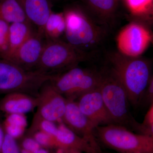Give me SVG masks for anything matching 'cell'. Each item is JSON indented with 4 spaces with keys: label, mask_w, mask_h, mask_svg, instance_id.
I'll return each instance as SVG.
<instances>
[{
    "label": "cell",
    "mask_w": 153,
    "mask_h": 153,
    "mask_svg": "<svg viewBox=\"0 0 153 153\" xmlns=\"http://www.w3.org/2000/svg\"><path fill=\"white\" fill-rule=\"evenodd\" d=\"M10 24L0 19V58L4 59L8 49V36Z\"/></svg>",
    "instance_id": "7402d4cb"
},
{
    "label": "cell",
    "mask_w": 153,
    "mask_h": 153,
    "mask_svg": "<svg viewBox=\"0 0 153 153\" xmlns=\"http://www.w3.org/2000/svg\"><path fill=\"white\" fill-rule=\"evenodd\" d=\"M99 87L102 99L115 124L137 133L140 123L130 111L127 94L120 79L110 66L100 70Z\"/></svg>",
    "instance_id": "7a4b0ae2"
},
{
    "label": "cell",
    "mask_w": 153,
    "mask_h": 153,
    "mask_svg": "<svg viewBox=\"0 0 153 153\" xmlns=\"http://www.w3.org/2000/svg\"><path fill=\"white\" fill-rule=\"evenodd\" d=\"M0 19L10 24L16 22H30L17 0L0 1Z\"/></svg>",
    "instance_id": "ac0fdd59"
},
{
    "label": "cell",
    "mask_w": 153,
    "mask_h": 153,
    "mask_svg": "<svg viewBox=\"0 0 153 153\" xmlns=\"http://www.w3.org/2000/svg\"><path fill=\"white\" fill-rule=\"evenodd\" d=\"M67 100L66 111L61 122L76 135L89 143L98 153H102L96 137L95 126L79 109L76 101Z\"/></svg>",
    "instance_id": "30bf717a"
},
{
    "label": "cell",
    "mask_w": 153,
    "mask_h": 153,
    "mask_svg": "<svg viewBox=\"0 0 153 153\" xmlns=\"http://www.w3.org/2000/svg\"><path fill=\"white\" fill-rule=\"evenodd\" d=\"M108 58L125 88L130 104L138 106L152 76L150 62L140 56L129 57L120 52L110 53Z\"/></svg>",
    "instance_id": "6da1fadb"
},
{
    "label": "cell",
    "mask_w": 153,
    "mask_h": 153,
    "mask_svg": "<svg viewBox=\"0 0 153 153\" xmlns=\"http://www.w3.org/2000/svg\"><path fill=\"white\" fill-rule=\"evenodd\" d=\"M44 34L38 30L8 58L7 60L27 71L36 70L45 41Z\"/></svg>",
    "instance_id": "8fae6325"
},
{
    "label": "cell",
    "mask_w": 153,
    "mask_h": 153,
    "mask_svg": "<svg viewBox=\"0 0 153 153\" xmlns=\"http://www.w3.org/2000/svg\"><path fill=\"white\" fill-rule=\"evenodd\" d=\"M5 131L4 129V127L0 123V153H1L2 146L4 138Z\"/></svg>",
    "instance_id": "f1b7e54d"
},
{
    "label": "cell",
    "mask_w": 153,
    "mask_h": 153,
    "mask_svg": "<svg viewBox=\"0 0 153 153\" xmlns=\"http://www.w3.org/2000/svg\"><path fill=\"white\" fill-rule=\"evenodd\" d=\"M28 20L44 34V25L52 10L50 0H17Z\"/></svg>",
    "instance_id": "9a60e30c"
},
{
    "label": "cell",
    "mask_w": 153,
    "mask_h": 153,
    "mask_svg": "<svg viewBox=\"0 0 153 153\" xmlns=\"http://www.w3.org/2000/svg\"><path fill=\"white\" fill-rule=\"evenodd\" d=\"M37 97V110L28 130L30 136L39 130L42 121L53 122L61 121L66 111L67 100L55 89L50 81L42 86Z\"/></svg>",
    "instance_id": "ba28073f"
},
{
    "label": "cell",
    "mask_w": 153,
    "mask_h": 153,
    "mask_svg": "<svg viewBox=\"0 0 153 153\" xmlns=\"http://www.w3.org/2000/svg\"><path fill=\"white\" fill-rule=\"evenodd\" d=\"M89 57V53L79 50L66 41L47 40L36 70L49 74L61 73L87 61Z\"/></svg>",
    "instance_id": "8992f818"
},
{
    "label": "cell",
    "mask_w": 153,
    "mask_h": 153,
    "mask_svg": "<svg viewBox=\"0 0 153 153\" xmlns=\"http://www.w3.org/2000/svg\"><path fill=\"white\" fill-rule=\"evenodd\" d=\"M94 134L100 145L119 153H153V137L134 133L123 126H98Z\"/></svg>",
    "instance_id": "277c9868"
},
{
    "label": "cell",
    "mask_w": 153,
    "mask_h": 153,
    "mask_svg": "<svg viewBox=\"0 0 153 153\" xmlns=\"http://www.w3.org/2000/svg\"><path fill=\"white\" fill-rule=\"evenodd\" d=\"M39 130L54 137L57 133V126L56 125L55 122L44 120L42 121L40 123Z\"/></svg>",
    "instance_id": "4316f807"
},
{
    "label": "cell",
    "mask_w": 153,
    "mask_h": 153,
    "mask_svg": "<svg viewBox=\"0 0 153 153\" xmlns=\"http://www.w3.org/2000/svg\"><path fill=\"white\" fill-rule=\"evenodd\" d=\"M54 140L56 149L76 150L84 153H98L89 143L73 132L62 122L57 126Z\"/></svg>",
    "instance_id": "5bb4252c"
},
{
    "label": "cell",
    "mask_w": 153,
    "mask_h": 153,
    "mask_svg": "<svg viewBox=\"0 0 153 153\" xmlns=\"http://www.w3.org/2000/svg\"><path fill=\"white\" fill-rule=\"evenodd\" d=\"M4 122V129L6 133L15 139L22 136L27 126V120L25 114H7Z\"/></svg>",
    "instance_id": "ffe728a7"
},
{
    "label": "cell",
    "mask_w": 153,
    "mask_h": 153,
    "mask_svg": "<svg viewBox=\"0 0 153 153\" xmlns=\"http://www.w3.org/2000/svg\"><path fill=\"white\" fill-rule=\"evenodd\" d=\"M100 77V71L77 66L54 74L50 82L66 100L76 101L83 94L98 87Z\"/></svg>",
    "instance_id": "52a82bcc"
},
{
    "label": "cell",
    "mask_w": 153,
    "mask_h": 153,
    "mask_svg": "<svg viewBox=\"0 0 153 153\" xmlns=\"http://www.w3.org/2000/svg\"><path fill=\"white\" fill-rule=\"evenodd\" d=\"M21 150V153H32L31 152H29V151L25 150L24 149H22V150Z\"/></svg>",
    "instance_id": "1f68e13d"
},
{
    "label": "cell",
    "mask_w": 153,
    "mask_h": 153,
    "mask_svg": "<svg viewBox=\"0 0 153 153\" xmlns=\"http://www.w3.org/2000/svg\"><path fill=\"white\" fill-rule=\"evenodd\" d=\"M66 22L64 13L51 12L45 23L44 35L47 40H57L65 34Z\"/></svg>",
    "instance_id": "d6986e66"
},
{
    "label": "cell",
    "mask_w": 153,
    "mask_h": 153,
    "mask_svg": "<svg viewBox=\"0 0 153 153\" xmlns=\"http://www.w3.org/2000/svg\"><path fill=\"white\" fill-rule=\"evenodd\" d=\"M54 74L38 70L27 71L0 58V94L21 92L37 97L41 88Z\"/></svg>",
    "instance_id": "5b68a950"
},
{
    "label": "cell",
    "mask_w": 153,
    "mask_h": 153,
    "mask_svg": "<svg viewBox=\"0 0 153 153\" xmlns=\"http://www.w3.org/2000/svg\"><path fill=\"white\" fill-rule=\"evenodd\" d=\"M22 149L27 150L32 153L35 152L41 148V146L37 143L33 137L25 138L22 143Z\"/></svg>",
    "instance_id": "83f0119b"
},
{
    "label": "cell",
    "mask_w": 153,
    "mask_h": 153,
    "mask_svg": "<svg viewBox=\"0 0 153 153\" xmlns=\"http://www.w3.org/2000/svg\"><path fill=\"white\" fill-rule=\"evenodd\" d=\"M64 153H83L79 151L74 149H63Z\"/></svg>",
    "instance_id": "f546056e"
},
{
    "label": "cell",
    "mask_w": 153,
    "mask_h": 153,
    "mask_svg": "<svg viewBox=\"0 0 153 153\" xmlns=\"http://www.w3.org/2000/svg\"><path fill=\"white\" fill-rule=\"evenodd\" d=\"M117 41L120 53L129 57H139L150 44L152 36L143 25L132 23L120 31Z\"/></svg>",
    "instance_id": "9c48e42d"
},
{
    "label": "cell",
    "mask_w": 153,
    "mask_h": 153,
    "mask_svg": "<svg viewBox=\"0 0 153 153\" xmlns=\"http://www.w3.org/2000/svg\"><path fill=\"white\" fill-rule=\"evenodd\" d=\"M32 136L41 146L55 148L54 137L51 136L41 131L38 130Z\"/></svg>",
    "instance_id": "484cf974"
},
{
    "label": "cell",
    "mask_w": 153,
    "mask_h": 153,
    "mask_svg": "<svg viewBox=\"0 0 153 153\" xmlns=\"http://www.w3.org/2000/svg\"><path fill=\"white\" fill-rule=\"evenodd\" d=\"M1 153H21L16 139L6 132L2 146Z\"/></svg>",
    "instance_id": "d4e9b609"
},
{
    "label": "cell",
    "mask_w": 153,
    "mask_h": 153,
    "mask_svg": "<svg viewBox=\"0 0 153 153\" xmlns=\"http://www.w3.org/2000/svg\"><path fill=\"white\" fill-rule=\"evenodd\" d=\"M30 22H16L10 24L8 49L4 60H7L30 36L34 30Z\"/></svg>",
    "instance_id": "e0dca14e"
},
{
    "label": "cell",
    "mask_w": 153,
    "mask_h": 153,
    "mask_svg": "<svg viewBox=\"0 0 153 153\" xmlns=\"http://www.w3.org/2000/svg\"><path fill=\"white\" fill-rule=\"evenodd\" d=\"M76 101L80 111L96 127L114 124L105 105L99 86L83 94Z\"/></svg>",
    "instance_id": "7c38bea8"
},
{
    "label": "cell",
    "mask_w": 153,
    "mask_h": 153,
    "mask_svg": "<svg viewBox=\"0 0 153 153\" xmlns=\"http://www.w3.org/2000/svg\"><path fill=\"white\" fill-rule=\"evenodd\" d=\"M138 134L153 137V104L148 108L142 123H140Z\"/></svg>",
    "instance_id": "603a6c76"
},
{
    "label": "cell",
    "mask_w": 153,
    "mask_h": 153,
    "mask_svg": "<svg viewBox=\"0 0 153 153\" xmlns=\"http://www.w3.org/2000/svg\"><path fill=\"white\" fill-rule=\"evenodd\" d=\"M66 42L83 52L95 49L104 41L108 30L97 24L91 17L76 9L64 12Z\"/></svg>",
    "instance_id": "3957f363"
},
{
    "label": "cell",
    "mask_w": 153,
    "mask_h": 153,
    "mask_svg": "<svg viewBox=\"0 0 153 153\" xmlns=\"http://www.w3.org/2000/svg\"><path fill=\"white\" fill-rule=\"evenodd\" d=\"M37 97L21 92L6 94L0 101V111L7 114H25L37 105Z\"/></svg>",
    "instance_id": "4fadbf2b"
},
{
    "label": "cell",
    "mask_w": 153,
    "mask_h": 153,
    "mask_svg": "<svg viewBox=\"0 0 153 153\" xmlns=\"http://www.w3.org/2000/svg\"><path fill=\"white\" fill-rule=\"evenodd\" d=\"M153 104V78L151 76L140 100L138 106L148 108Z\"/></svg>",
    "instance_id": "cb8c5ba5"
},
{
    "label": "cell",
    "mask_w": 153,
    "mask_h": 153,
    "mask_svg": "<svg viewBox=\"0 0 153 153\" xmlns=\"http://www.w3.org/2000/svg\"><path fill=\"white\" fill-rule=\"evenodd\" d=\"M33 153H49V151L47 150L41 148Z\"/></svg>",
    "instance_id": "4dcf8cb0"
},
{
    "label": "cell",
    "mask_w": 153,
    "mask_h": 153,
    "mask_svg": "<svg viewBox=\"0 0 153 153\" xmlns=\"http://www.w3.org/2000/svg\"><path fill=\"white\" fill-rule=\"evenodd\" d=\"M95 13L94 21L107 30L114 25V13L116 0H86Z\"/></svg>",
    "instance_id": "2e32d148"
},
{
    "label": "cell",
    "mask_w": 153,
    "mask_h": 153,
    "mask_svg": "<svg viewBox=\"0 0 153 153\" xmlns=\"http://www.w3.org/2000/svg\"><path fill=\"white\" fill-rule=\"evenodd\" d=\"M153 0H126L128 8L135 15L147 13L152 7Z\"/></svg>",
    "instance_id": "44dd1931"
}]
</instances>
